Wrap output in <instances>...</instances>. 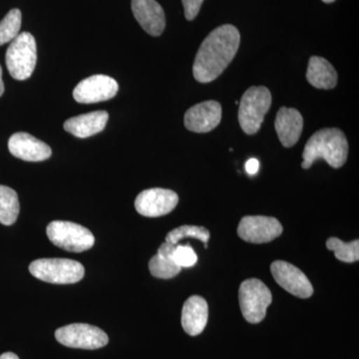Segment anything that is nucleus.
<instances>
[{
	"label": "nucleus",
	"mask_w": 359,
	"mask_h": 359,
	"mask_svg": "<svg viewBox=\"0 0 359 359\" xmlns=\"http://www.w3.org/2000/svg\"><path fill=\"white\" fill-rule=\"evenodd\" d=\"M4 93V80H2V68L0 66V97Z\"/></svg>",
	"instance_id": "30"
},
{
	"label": "nucleus",
	"mask_w": 359,
	"mask_h": 359,
	"mask_svg": "<svg viewBox=\"0 0 359 359\" xmlns=\"http://www.w3.org/2000/svg\"><path fill=\"white\" fill-rule=\"evenodd\" d=\"M18 196L13 189L0 185V224L11 226L20 215Z\"/></svg>",
	"instance_id": "20"
},
{
	"label": "nucleus",
	"mask_w": 359,
	"mask_h": 359,
	"mask_svg": "<svg viewBox=\"0 0 359 359\" xmlns=\"http://www.w3.org/2000/svg\"><path fill=\"white\" fill-rule=\"evenodd\" d=\"M46 233L52 244L67 252H85L95 244V238L88 229L71 222H51Z\"/></svg>",
	"instance_id": "6"
},
{
	"label": "nucleus",
	"mask_w": 359,
	"mask_h": 359,
	"mask_svg": "<svg viewBox=\"0 0 359 359\" xmlns=\"http://www.w3.org/2000/svg\"><path fill=\"white\" fill-rule=\"evenodd\" d=\"M109 115L106 111H94L70 118L65 123V131L77 138H88L105 129Z\"/></svg>",
	"instance_id": "18"
},
{
	"label": "nucleus",
	"mask_w": 359,
	"mask_h": 359,
	"mask_svg": "<svg viewBox=\"0 0 359 359\" xmlns=\"http://www.w3.org/2000/svg\"><path fill=\"white\" fill-rule=\"evenodd\" d=\"M185 11V18L187 20L192 21L197 18L200 13L204 0H182Z\"/></svg>",
	"instance_id": "26"
},
{
	"label": "nucleus",
	"mask_w": 359,
	"mask_h": 359,
	"mask_svg": "<svg viewBox=\"0 0 359 359\" xmlns=\"http://www.w3.org/2000/svg\"><path fill=\"white\" fill-rule=\"evenodd\" d=\"M0 359H20L15 353H6L0 355Z\"/></svg>",
	"instance_id": "29"
},
{
	"label": "nucleus",
	"mask_w": 359,
	"mask_h": 359,
	"mask_svg": "<svg viewBox=\"0 0 359 359\" xmlns=\"http://www.w3.org/2000/svg\"><path fill=\"white\" fill-rule=\"evenodd\" d=\"M119 90L117 81L107 75H93L82 80L75 87L73 97L78 103L103 102L114 98Z\"/></svg>",
	"instance_id": "12"
},
{
	"label": "nucleus",
	"mask_w": 359,
	"mask_h": 359,
	"mask_svg": "<svg viewBox=\"0 0 359 359\" xmlns=\"http://www.w3.org/2000/svg\"><path fill=\"white\" fill-rule=\"evenodd\" d=\"M30 273L42 282L69 285L80 282L85 273L79 262L68 259H39L29 266Z\"/></svg>",
	"instance_id": "5"
},
{
	"label": "nucleus",
	"mask_w": 359,
	"mask_h": 359,
	"mask_svg": "<svg viewBox=\"0 0 359 359\" xmlns=\"http://www.w3.org/2000/svg\"><path fill=\"white\" fill-rule=\"evenodd\" d=\"M172 259L181 268H191L198 262V256L190 245H176Z\"/></svg>",
	"instance_id": "25"
},
{
	"label": "nucleus",
	"mask_w": 359,
	"mask_h": 359,
	"mask_svg": "<svg viewBox=\"0 0 359 359\" xmlns=\"http://www.w3.org/2000/svg\"><path fill=\"white\" fill-rule=\"evenodd\" d=\"M245 172L250 175V176L256 175L259 170V161H257L256 158H252V159L248 160L245 165Z\"/></svg>",
	"instance_id": "28"
},
{
	"label": "nucleus",
	"mask_w": 359,
	"mask_h": 359,
	"mask_svg": "<svg viewBox=\"0 0 359 359\" xmlns=\"http://www.w3.org/2000/svg\"><path fill=\"white\" fill-rule=\"evenodd\" d=\"M271 271L276 282L294 297L309 299L313 294V287L308 276L294 264L276 261L271 264Z\"/></svg>",
	"instance_id": "11"
},
{
	"label": "nucleus",
	"mask_w": 359,
	"mask_h": 359,
	"mask_svg": "<svg viewBox=\"0 0 359 359\" xmlns=\"http://www.w3.org/2000/svg\"><path fill=\"white\" fill-rule=\"evenodd\" d=\"M271 105V94L266 87L252 86L245 92L238 109V122L245 134L254 135L261 129Z\"/></svg>",
	"instance_id": "3"
},
{
	"label": "nucleus",
	"mask_w": 359,
	"mask_h": 359,
	"mask_svg": "<svg viewBox=\"0 0 359 359\" xmlns=\"http://www.w3.org/2000/svg\"><path fill=\"white\" fill-rule=\"evenodd\" d=\"M209 318V306L204 297L192 295L187 299L182 309V327L191 335L197 337L204 332Z\"/></svg>",
	"instance_id": "16"
},
{
	"label": "nucleus",
	"mask_w": 359,
	"mask_h": 359,
	"mask_svg": "<svg viewBox=\"0 0 359 359\" xmlns=\"http://www.w3.org/2000/svg\"><path fill=\"white\" fill-rule=\"evenodd\" d=\"M175 248H176V245L171 244V243L165 242L164 244L161 245L159 250H158L157 254L161 257L172 259V255H173Z\"/></svg>",
	"instance_id": "27"
},
{
	"label": "nucleus",
	"mask_w": 359,
	"mask_h": 359,
	"mask_svg": "<svg viewBox=\"0 0 359 359\" xmlns=\"http://www.w3.org/2000/svg\"><path fill=\"white\" fill-rule=\"evenodd\" d=\"M6 61L14 79L22 81L32 76L37 61L36 41L32 33H20L11 42Z\"/></svg>",
	"instance_id": "4"
},
{
	"label": "nucleus",
	"mask_w": 359,
	"mask_h": 359,
	"mask_svg": "<svg viewBox=\"0 0 359 359\" xmlns=\"http://www.w3.org/2000/svg\"><path fill=\"white\" fill-rule=\"evenodd\" d=\"M327 248L334 252L335 257L344 263H355L359 259V241L344 243L337 238H330L327 242Z\"/></svg>",
	"instance_id": "21"
},
{
	"label": "nucleus",
	"mask_w": 359,
	"mask_h": 359,
	"mask_svg": "<svg viewBox=\"0 0 359 359\" xmlns=\"http://www.w3.org/2000/svg\"><path fill=\"white\" fill-rule=\"evenodd\" d=\"M348 156L346 135L337 128L321 129L316 132L306 144L302 167L309 169L316 160L323 159L334 169L344 166Z\"/></svg>",
	"instance_id": "2"
},
{
	"label": "nucleus",
	"mask_w": 359,
	"mask_h": 359,
	"mask_svg": "<svg viewBox=\"0 0 359 359\" xmlns=\"http://www.w3.org/2000/svg\"><path fill=\"white\" fill-rule=\"evenodd\" d=\"M210 237H211L210 231L205 226H188V224H186V226H179V228L170 231L167 235L166 242L177 245L180 241L184 240V238H193L204 243L205 249H207Z\"/></svg>",
	"instance_id": "22"
},
{
	"label": "nucleus",
	"mask_w": 359,
	"mask_h": 359,
	"mask_svg": "<svg viewBox=\"0 0 359 359\" xmlns=\"http://www.w3.org/2000/svg\"><path fill=\"white\" fill-rule=\"evenodd\" d=\"M21 21L22 14L18 8L11 9L0 21V46L13 41L20 34Z\"/></svg>",
	"instance_id": "23"
},
{
	"label": "nucleus",
	"mask_w": 359,
	"mask_h": 359,
	"mask_svg": "<svg viewBox=\"0 0 359 359\" xmlns=\"http://www.w3.org/2000/svg\"><path fill=\"white\" fill-rule=\"evenodd\" d=\"M241 35L233 25H224L212 30L201 44L193 74L201 83H210L226 69L240 47Z\"/></svg>",
	"instance_id": "1"
},
{
	"label": "nucleus",
	"mask_w": 359,
	"mask_h": 359,
	"mask_svg": "<svg viewBox=\"0 0 359 359\" xmlns=\"http://www.w3.org/2000/svg\"><path fill=\"white\" fill-rule=\"evenodd\" d=\"M132 11L136 20L148 34L160 36L166 27V16L156 0H132Z\"/></svg>",
	"instance_id": "15"
},
{
	"label": "nucleus",
	"mask_w": 359,
	"mask_h": 359,
	"mask_svg": "<svg viewBox=\"0 0 359 359\" xmlns=\"http://www.w3.org/2000/svg\"><path fill=\"white\" fill-rule=\"evenodd\" d=\"M323 2H325V4H332V2H334L335 0H323Z\"/></svg>",
	"instance_id": "31"
},
{
	"label": "nucleus",
	"mask_w": 359,
	"mask_h": 359,
	"mask_svg": "<svg viewBox=\"0 0 359 359\" xmlns=\"http://www.w3.org/2000/svg\"><path fill=\"white\" fill-rule=\"evenodd\" d=\"M149 269L151 275L163 280L175 278L182 271L181 266L175 263L173 259L161 257L158 254L149 262Z\"/></svg>",
	"instance_id": "24"
},
{
	"label": "nucleus",
	"mask_w": 359,
	"mask_h": 359,
	"mask_svg": "<svg viewBox=\"0 0 359 359\" xmlns=\"http://www.w3.org/2000/svg\"><path fill=\"white\" fill-rule=\"evenodd\" d=\"M238 299L245 320L250 323H259L266 318L273 294L262 280L249 278L241 285Z\"/></svg>",
	"instance_id": "7"
},
{
	"label": "nucleus",
	"mask_w": 359,
	"mask_h": 359,
	"mask_svg": "<svg viewBox=\"0 0 359 359\" xmlns=\"http://www.w3.org/2000/svg\"><path fill=\"white\" fill-rule=\"evenodd\" d=\"M222 120V106L217 101H205L187 111L186 128L195 133H208L218 127Z\"/></svg>",
	"instance_id": "13"
},
{
	"label": "nucleus",
	"mask_w": 359,
	"mask_h": 359,
	"mask_svg": "<svg viewBox=\"0 0 359 359\" xmlns=\"http://www.w3.org/2000/svg\"><path fill=\"white\" fill-rule=\"evenodd\" d=\"M55 337L62 346L91 351L107 346L109 342L108 335L101 328L87 323H73L58 328Z\"/></svg>",
	"instance_id": "8"
},
{
	"label": "nucleus",
	"mask_w": 359,
	"mask_h": 359,
	"mask_svg": "<svg viewBox=\"0 0 359 359\" xmlns=\"http://www.w3.org/2000/svg\"><path fill=\"white\" fill-rule=\"evenodd\" d=\"M306 79L318 89H334L337 84V73L327 59L313 56L309 59Z\"/></svg>",
	"instance_id": "19"
},
{
	"label": "nucleus",
	"mask_w": 359,
	"mask_h": 359,
	"mask_svg": "<svg viewBox=\"0 0 359 359\" xmlns=\"http://www.w3.org/2000/svg\"><path fill=\"white\" fill-rule=\"evenodd\" d=\"M283 226L273 217L247 216L241 219L238 226V237L252 244H264L280 237Z\"/></svg>",
	"instance_id": "9"
},
{
	"label": "nucleus",
	"mask_w": 359,
	"mask_h": 359,
	"mask_svg": "<svg viewBox=\"0 0 359 359\" xmlns=\"http://www.w3.org/2000/svg\"><path fill=\"white\" fill-rule=\"evenodd\" d=\"M179 203L174 191L153 188L143 191L135 200V209L144 217L158 218L170 214Z\"/></svg>",
	"instance_id": "10"
},
{
	"label": "nucleus",
	"mask_w": 359,
	"mask_h": 359,
	"mask_svg": "<svg viewBox=\"0 0 359 359\" xmlns=\"http://www.w3.org/2000/svg\"><path fill=\"white\" fill-rule=\"evenodd\" d=\"M275 127L283 147L290 148L301 138L304 119L294 108L282 107L276 115Z\"/></svg>",
	"instance_id": "17"
},
{
	"label": "nucleus",
	"mask_w": 359,
	"mask_h": 359,
	"mask_svg": "<svg viewBox=\"0 0 359 359\" xmlns=\"http://www.w3.org/2000/svg\"><path fill=\"white\" fill-rule=\"evenodd\" d=\"M8 149L14 157L27 162H41L52 155L51 148L47 144L25 132L13 134L11 137Z\"/></svg>",
	"instance_id": "14"
}]
</instances>
